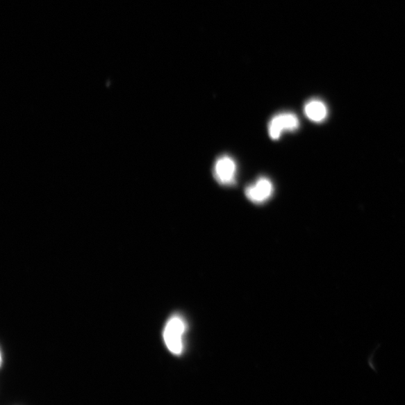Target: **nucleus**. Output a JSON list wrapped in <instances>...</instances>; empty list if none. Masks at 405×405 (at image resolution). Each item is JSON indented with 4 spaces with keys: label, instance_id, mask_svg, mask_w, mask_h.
Segmentation results:
<instances>
[{
    "label": "nucleus",
    "instance_id": "f257e3e1",
    "mask_svg": "<svg viewBox=\"0 0 405 405\" xmlns=\"http://www.w3.org/2000/svg\"><path fill=\"white\" fill-rule=\"evenodd\" d=\"M186 331L184 320L179 315L173 316L167 322L164 331V340L168 350L175 355L183 352V336Z\"/></svg>",
    "mask_w": 405,
    "mask_h": 405
},
{
    "label": "nucleus",
    "instance_id": "f03ea898",
    "mask_svg": "<svg viewBox=\"0 0 405 405\" xmlns=\"http://www.w3.org/2000/svg\"><path fill=\"white\" fill-rule=\"evenodd\" d=\"M214 177L222 185H232L236 183L237 164L229 156L220 157L214 165Z\"/></svg>",
    "mask_w": 405,
    "mask_h": 405
},
{
    "label": "nucleus",
    "instance_id": "7ed1b4c3",
    "mask_svg": "<svg viewBox=\"0 0 405 405\" xmlns=\"http://www.w3.org/2000/svg\"><path fill=\"white\" fill-rule=\"evenodd\" d=\"M299 126L297 117L292 113H281L272 117L268 126L269 135L271 139L279 140L285 131H295Z\"/></svg>",
    "mask_w": 405,
    "mask_h": 405
},
{
    "label": "nucleus",
    "instance_id": "20e7f679",
    "mask_svg": "<svg viewBox=\"0 0 405 405\" xmlns=\"http://www.w3.org/2000/svg\"><path fill=\"white\" fill-rule=\"evenodd\" d=\"M274 188L267 177H260L257 181L246 188L247 199L254 204H261L270 199Z\"/></svg>",
    "mask_w": 405,
    "mask_h": 405
},
{
    "label": "nucleus",
    "instance_id": "39448f33",
    "mask_svg": "<svg viewBox=\"0 0 405 405\" xmlns=\"http://www.w3.org/2000/svg\"><path fill=\"white\" fill-rule=\"evenodd\" d=\"M306 116L315 122H322L327 117L328 110L322 101L313 99L308 101L304 108Z\"/></svg>",
    "mask_w": 405,
    "mask_h": 405
}]
</instances>
